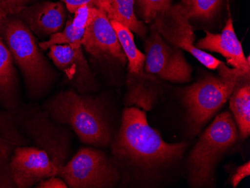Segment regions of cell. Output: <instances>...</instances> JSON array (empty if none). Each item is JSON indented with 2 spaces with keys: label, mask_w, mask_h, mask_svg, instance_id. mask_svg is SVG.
<instances>
[{
  "label": "cell",
  "mask_w": 250,
  "mask_h": 188,
  "mask_svg": "<svg viewBox=\"0 0 250 188\" xmlns=\"http://www.w3.org/2000/svg\"><path fill=\"white\" fill-rule=\"evenodd\" d=\"M139 3L143 19L146 23H151L171 6V0H139Z\"/></svg>",
  "instance_id": "44dd1931"
},
{
  "label": "cell",
  "mask_w": 250,
  "mask_h": 188,
  "mask_svg": "<svg viewBox=\"0 0 250 188\" xmlns=\"http://www.w3.org/2000/svg\"><path fill=\"white\" fill-rule=\"evenodd\" d=\"M82 46L97 59L116 60L125 64L127 58L121 47L116 31L106 12L98 9L85 29Z\"/></svg>",
  "instance_id": "30bf717a"
},
{
  "label": "cell",
  "mask_w": 250,
  "mask_h": 188,
  "mask_svg": "<svg viewBox=\"0 0 250 188\" xmlns=\"http://www.w3.org/2000/svg\"><path fill=\"white\" fill-rule=\"evenodd\" d=\"M217 70L220 77H206L183 91L188 108L189 132L199 134L208 121L226 103L236 85L250 81V73L230 68L222 62Z\"/></svg>",
  "instance_id": "3957f363"
},
{
  "label": "cell",
  "mask_w": 250,
  "mask_h": 188,
  "mask_svg": "<svg viewBox=\"0 0 250 188\" xmlns=\"http://www.w3.org/2000/svg\"><path fill=\"white\" fill-rule=\"evenodd\" d=\"M38 188H68L62 179H60V177L55 176L49 177L47 179L39 182L38 185Z\"/></svg>",
  "instance_id": "484cf974"
},
{
  "label": "cell",
  "mask_w": 250,
  "mask_h": 188,
  "mask_svg": "<svg viewBox=\"0 0 250 188\" xmlns=\"http://www.w3.org/2000/svg\"><path fill=\"white\" fill-rule=\"evenodd\" d=\"M85 31L78 29L72 24L71 18L66 21L64 29L50 36V39L41 42L39 45L42 50H47L53 45L57 44H81Z\"/></svg>",
  "instance_id": "d6986e66"
},
{
  "label": "cell",
  "mask_w": 250,
  "mask_h": 188,
  "mask_svg": "<svg viewBox=\"0 0 250 188\" xmlns=\"http://www.w3.org/2000/svg\"><path fill=\"white\" fill-rule=\"evenodd\" d=\"M109 11L106 15L109 21L119 22L128 28L131 32L143 37L147 29L142 21H139L134 12V0H107Z\"/></svg>",
  "instance_id": "e0dca14e"
},
{
  "label": "cell",
  "mask_w": 250,
  "mask_h": 188,
  "mask_svg": "<svg viewBox=\"0 0 250 188\" xmlns=\"http://www.w3.org/2000/svg\"><path fill=\"white\" fill-rule=\"evenodd\" d=\"M98 8L88 5L77 8L74 12V18H71L73 26L77 29L85 30L98 12Z\"/></svg>",
  "instance_id": "7402d4cb"
},
{
  "label": "cell",
  "mask_w": 250,
  "mask_h": 188,
  "mask_svg": "<svg viewBox=\"0 0 250 188\" xmlns=\"http://www.w3.org/2000/svg\"><path fill=\"white\" fill-rule=\"evenodd\" d=\"M34 0H0V19L15 15L18 16Z\"/></svg>",
  "instance_id": "603a6c76"
},
{
  "label": "cell",
  "mask_w": 250,
  "mask_h": 188,
  "mask_svg": "<svg viewBox=\"0 0 250 188\" xmlns=\"http://www.w3.org/2000/svg\"><path fill=\"white\" fill-rule=\"evenodd\" d=\"M47 109L53 120L71 126L82 143L96 147L110 143V127L95 98L62 91L47 102Z\"/></svg>",
  "instance_id": "7a4b0ae2"
},
{
  "label": "cell",
  "mask_w": 250,
  "mask_h": 188,
  "mask_svg": "<svg viewBox=\"0 0 250 188\" xmlns=\"http://www.w3.org/2000/svg\"><path fill=\"white\" fill-rule=\"evenodd\" d=\"M250 175V161L243 164L234 172L231 179V184L233 188H237L240 182Z\"/></svg>",
  "instance_id": "d4e9b609"
},
{
  "label": "cell",
  "mask_w": 250,
  "mask_h": 188,
  "mask_svg": "<svg viewBox=\"0 0 250 188\" xmlns=\"http://www.w3.org/2000/svg\"><path fill=\"white\" fill-rule=\"evenodd\" d=\"M56 176L72 188H113L119 179L106 154L92 148H81L66 165L59 167Z\"/></svg>",
  "instance_id": "8992f818"
},
{
  "label": "cell",
  "mask_w": 250,
  "mask_h": 188,
  "mask_svg": "<svg viewBox=\"0 0 250 188\" xmlns=\"http://www.w3.org/2000/svg\"><path fill=\"white\" fill-rule=\"evenodd\" d=\"M238 136L237 125L229 112L215 118L189 154L188 179L192 188H214L217 164Z\"/></svg>",
  "instance_id": "277c9868"
},
{
  "label": "cell",
  "mask_w": 250,
  "mask_h": 188,
  "mask_svg": "<svg viewBox=\"0 0 250 188\" xmlns=\"http://www.w3.org/2000/svg\"><path fill=\"white\" fill-rule=\"evenodd\" d=\"M7 148L5 146L0 145V160L2 158H5L6 155Z\"/></svg>",
  "instance_id": "4316f807"
},
{
  "label": "cell",
  "mask_w": 250,
  "mask_h": 188,
  "mask_svg": "<svg viewBox=\"0 0 250 188\" xmlns=\"http://www.w3.org/2000/svg\"><path fill=\"white\" fill-rule=\"evenodd\" d=\"M154 21L152 29L157 31L169 44L186 50L206 68L217 69L222 62L195 45L196 36L189 23V17L181 5H171Z\"/></svg>",
  "instance_id": "52a82bcc"
},
{
  "label": "cell",
  "mask_w": 250,
  "mask_h": 188,
  "mask_svg": "<svg viewBox=\"0 0 250 188\" xmlns=\"http://www.w3.org/2000/svg\"><path fill=\"white\" fill-rule=\"evenodd\" d=\"M116 31L121 47L128 61V69L130 74L142 75L144 74L146 55L137 47L131 31L123 25L114 21H110Z\"/></svg>",
  "instance_id": "2e32d148"
},
{
  "label": "cell",
  "mask_w": 250,
  "mask_h": 188,
  "mask_svg": "<svg viewBox=\"0 0 250 188\" xmlns=\"http://www.w3.org/2000/svg\"><path fill=\"white\" fill-rule=\"evenodd\" d=\"M229 99L240 137L247 139L250 134V81L236 85Z\"/></svg>",
  "instance_id": "9a60e30c"
},
{
  "label": "cell",
  "mask_w": 250,
  "mask_h": 188,
  "mask_svg": "<svg viewBox=\"0 0 250 188\" xmlns=\"http://www.w3.org/2000/svg\"><path fill=\"white\" fill-rule=\"evenodd\" d=\"M223 0H182L181 6L191 18L210 20L221 5Z\"/></svg>",
  "instance_id": "ffe728a7"
},
{
  "label": "cell",
  "mask_w": 250,
  "mask_h": 188,
  "mask_svg": "<svg viewBox=\"0 0 250 188\" xmlns=\"http://www.w3.org/2000/svg\"><path fill=\"white\" fill-rule=\"evenodd\" d=\"M15 77L13 57L0 36V95L7 94L12 89Z\"/></svg>",
  "instance_id": "ac0fdd59"
},
{
  "label": "cell",
  "mask_w": 250,
  "mask_h": 188,
  "mask_svg": "<svg viewBox=\"0 0 250 188\" xmlns=\"http://www.w3.org/2000/svg\"><path fill=\"white\" fill-rule=\"evenodd\" d=\"M48 57L63 71L67 79L77 84L79 90H85L92 79L81 44H57L49 48Z\"/></svg>",
  "instance_id": "4fadbf2b"
},
{
  "label": "cell",
  "mask_w": 250,
  "mask_h": 188,
  "mask_svg": "<svg viewBox=\"0 0 250 188\" xmlns=\"http://www.w3.org/2000/svg\"><path fill=\"white\" fill-rule=\"evenodd\" d=\"M186 143H167L148 125L146 113L136 106L126 108L122 125L112 145V154L119 161L143 171L167 167L183 156Z\"/></svg>",
  "instance_id": "6da1fadb"
},
{
  "label": "cell",
  "mask_w": 250,
  "mask_h": 188,
  "mask_svg": "<svg viewBox=\"0 0 250 188\" xmlns=\"http://www.w3.org/2000/svg\"><path fill=\"white\" fill-rule=\"evenodd\" d=\"M199 50L220 53L233 68L250 73V57H246L241 42L237 39L231 18L226 21V26L220 34L206 31V36L196 43Z\"/></svg>",
  "instance_id": "8fae6325"
},
{
  "label": "cell",
  "mask_w": 250,
  "mask_h": 188,
  "mask_svg": "<svg viewBox=\"0 0 250 188\" xmlns=\"http://www.w3.org/2000/svg\"><path fill=\"white\" fill-rule=\"evenodd\" d=\"M58 169V166L46 151L33 147L16 148L11 159L12 176L19 188H29L55 176Z\"/></svg>",
  "instance_id": "9c48e42d"
},
{
  "label": "cell",
  "mask_w": 250,
  "mask_h": 188,
  "mask_svg": "<svg viewBox=\"0 0 250 188\" xmlns=\"http://www.w3.org/2000/svg\"><path fill=\"white\" fill-rule=\"evenodd\" d=\"M152 74L144 73L142 75L130 74L127 80L126 104L147 111L152 108L159 95L157 81Z\"/></svg>",
  "instance_id": "5bb4252c"
},
{
  "label": "cell",
  "mask_w": 250,
  "mask_h": 188,
  "mask_svg": "<svg viewBox=\"0 0 250 188\" xmlns=\"http://www.w3.org/2000/svg\"><path fill=\"white\" fill-rule=\"evenodd\" d=\"M144 72L172 83H188L192 69L181 49L171 45L157 31L146 40Z\"/></svg>",
  "instance_id": "ba28073f"
},
{
  "label": "cell",
  "mask_w": 250,
  "mask_h": 188,
  "mask_svg": "<svg viewBox=\"0 0 250 188\" xmlns=\"http://www.w3.org/2000/svg\"><path fill=\"white\" fill-rule=\"evenodd\" d=\"M18 17L41 37L50 36L62 30L67 21V12L62 1L34 4L26 7Z\"/></svg>",
  "instance_id": "7c38bea8"
},
{
  "label": "cell",
  "mask_w": 250,
  "mask_h": 188,
  "mask_svg": "<svg viewBox=\"0 0 250 188\" xmlns=\"http://www.w3.org/2000/svg\"><path fill=\"white\" fill-rule=\"evenodd\" d=\"M70 13L74 14L76 10L83 5H91L98 9L102 10L107 14L109 11V5L107 0H62Z\"/></svg>",
  "instance_id": "cb8c5ba5"
},
{
  "label": "cell",
  "mask_w": 250,
  "mask_h": 188,
  "mask_svg": "<svg viewBox=\"0 0 250 188\" xmlns=\"http://www.w3.org/2000/svg\"><path fill=\"white\" fill-rule=\"evenodd\" d=\"M0 36L31 90L43 91L51 82L53 71L27 25L15 15L5 17L0 19Z\"/></svg>",
  "instance_id": "5b68a950"
}]
</instances>
